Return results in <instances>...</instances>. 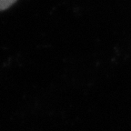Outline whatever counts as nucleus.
I'll return each instance as SVG.
<instances>
[{
  "mask_svg": "<svg viewBox=\"0 0 131 131\" xmlns=\"http://www.w3.org/2000/svg\"><path fill=\"white\" fill-rule=\"evenodd\" d=\"M16 2V0H0V11L7 9Z\"/></svg>",
  "mask_w": 131,
  "mask_h": 131,
  "instance_id": "f257e3e1",
  "label": "nucleus"
}]
</instances>
